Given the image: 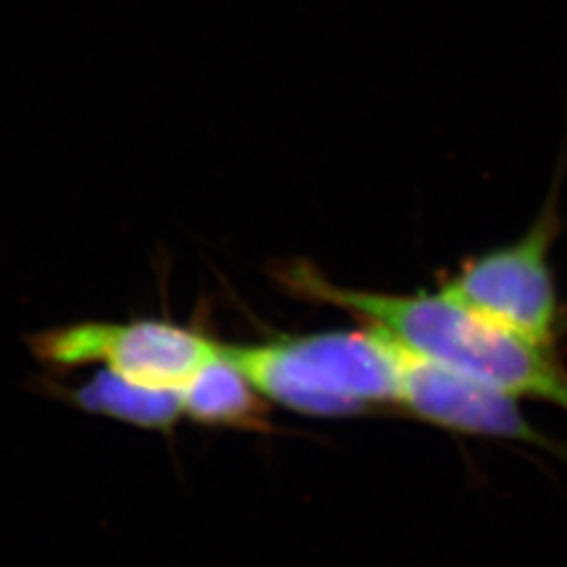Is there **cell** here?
I'll use <instances>...</instances> for the list:
<instances>
[{"label": "cell", "mask_w": 567, "mask_h": 567, "mask_svg": "<svg viewBox=\"0 0 567 567\" xmlns=\"http://www.w3.org/2000/svg\"><path fill=\"white\" fill-rule=\"evenodd\" d=\"M278 278L288 292L347 311L421 358L480 379L517 400H543L567 412V372L553 347L532 343L489 322L442 288L414 295L347 288L303 261L286 265Z\"/></svg>", "instance_id": "obj_1"}, {"label": "cell", "mask_w": 567, "mask_h": 567, "mask_svg": "<svg viewBox=\"0 0 567 567\" xmlns=\"http://www.w3.org/2000/svg\"><path fill=\"white\" fill-rule=\"evenodd\" d=\"M28 344L53 374L103 368L133 385L173 393H182L224 347L196 326L164 318L81 320L39 330Z\"/></svg>", "instance_id": "obj_2"}, {"label": "cell", "mask_w": 567, "mask_h": 567, "mask_svg": "<svg viewBox=\"0 0 567 567\" xmlns=\"http://www.w3.org/2000/svg\"><path fill=\"white\" fill-rule=\"evenodd\" d=\"M557 224V208L548 203L519 240L468 259L442 290L489 322L532 343L553 347L559 299L548 252Z\"/></svg>", "instance_id": "obj_3"}, {"label": "cell", "mask_w": 567, "mask_h": 567, "mask_svg": "<svg viewBox=\"0 0 567 567\" xmlns=\"http://www.w3.org/2000/svg\"><path fill=\"white\" fill-rule=\"evenodd\" d=\"M398 344V343H395ZM398 405L429 425L465 435L513 440L555 452L540 431L522 414L517 398L458 370L421 358L398 344Z\"/></svg>", "instance_id": "obj_4"}, {"label": "cell", "mask_w": 567, "mask_h": 567, "mask_svg": "<svg viewBox=\"0 0 567 567\" xmlns=\"http://www.w3.org/2000/svg\"><path fill=\"white\" fill-rule=\"evenodd\" d=\"M224 353L271 404L326 419L365 412L362 405L347 400L328 385L322 372L305 358L303 351L292 343L290 337L265 343H224Z\"/></svg>", "instance_id": "obj_5"}, {"label": "cell", "mask_w": 567, "mask_h": 567, "mask_svg": "<svg viewBox=\"0 0 567 567\" xmlns=\"http://www.w3.org/2000/svg\"><path fill=\"white\" fill-rule=\"evenodd\" d=\"M42 391L82 412L147 431L171 433L183 416L179 393L133 385L103 368H95L91 377L74 385L44 377Z\"/></svg>", "instance_id": "obj_6"}, {"label": "cell", "mask_w": 567, "mask_h": 567, "mask_svg": "<svg viewBox=\"0 0 567 567\" xmlns=\"http://www.w3.org/2000/svg\"><path fill=\"white\" fill-rule=\"evenodd\" d=\"M183 416L204 426L267 431L269 405L243 370L221 353L204 365L182 393Z\"/></svg>", "instance_id": "obj_7"}]
</instances>
